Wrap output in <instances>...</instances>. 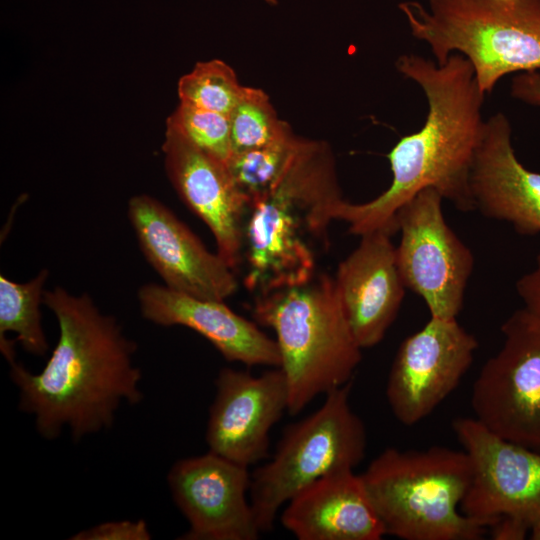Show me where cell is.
<instances>
[{"mask_svg": "<svg viewBox=\"0 0 540 540\" xmlns=\"http://www.w3.org/2000/svg\"><path fill=\"white\" fill-rule=\"evenodd\" d=\"M43 304L59 327L52 355L37 374L9 362L10 378L19 409L34 417L43 438L56 439L67 428L78 441L110 428L123 402L142 401V374L133 361L137 345L86 293L57 286L44 292Z\"/></svg>", "mask_w": 540, "mask_h": 540, "instance_id": "cell-1", "label": "cell"}, {"mask_svg": "<svg viewBox=\"0 0 540 540\" xmlns=\"http://www.w3.org/2000/svg\"><path fill=\"white\" fill-rule=\"evenodd\" d=\"M397 70L424 92L428 113L422 128L402 137L387 155L392 182L376 198L360 204L342 200L335 220L349 232L364 235L376 230L398 231V210L418 192L436 190L461 211L475 209L470 177L485 121L473 67L458 53L439 65L417 54L401 55Z\"/></svg>", "mask_w": 540, "mask_h": 540, "instance_id": "cell-2", "label": "cell"}, {"mask_svg": "<svg viewBox=\"0 0 540 540\" xmlns=\"http://www.w3.org/2000/svg\"><path fill=\"white\" fill-rule=\"evenodd\" d=\"M342 200L329 146L300 138L277 184L250 208L245 286L263 295L310 281Z\"/></svg>", "mask_w": 540, "mask_h": 540, "instance_id": "cell-3", "label": "cell"}, {"mask_svg": "<svg viewBox=\"0 0 540 540\" xmlns=\"http://www.w3.org/2000/svg\"><path fill=\"white\" fill-rule=\"evenodd\" d=\"M257 324L272 329L288 386V410L299 414L317 396L352 381L362 359L334 278L310 281L258 295Z\"/></svg>", "mask_w": 540, "mask_h": 540, "instance_id": "cell-4", "label": "cell"}, {"mask_svg": "<svg viewBox=\"0 0 540 540\" xmlns=\"http://www.w3.org/2000/svg\"><path fill=\"white\" fill-rule=\"evenodd\" d=\"M473 467L463 450L389 447L360 474L385 534L403 540H479L489 524L461 511Z\"/></svg>", "mask_w": 540, "mask_h": 540, "instance_id": "cell-5", "label": "cell"}, {"mask_svg": "<svg viewBox=\"0 0 540 540\" xmlns=\"http://www.w3.org/2000/svg\"><path fill=\"white\" fill-rule=\"evenodd\" d=\"M398 7L437 64L453 53L469 61L485 96L510 73L540 69V0L405 1Z\"/></svg>", "mask_w": 540, "mask_h": 540, "instance_id": "cell-6", "label": "cell"}, {"mask_svg": "<svg viewBox=\"0 0 540 540\" xmlns=\"http://www.w3.org/2000/svg\"><path fill=\"white\" fill-rule=\"evenodd\" d=\"M351 388L352 381L329 392L316 411L287 426L270 460L251 474L249 498L262 533L273 529L279 510L298 492L364 459L367 433L351 408Z\"/></svg>", "mask_w": 540, "mask_h": 540, "instance_id": "cell-7", "label": "cell"}, {"mask_svg": "<svg viewBox=\"0 0 540 540\" xmlns=\"http://www.w3.org/2000/svg\"><path fill=\"white\" fill-rule=\"evenodd\" d=\"M501 331V349L472 387L474 418L493 434L540 451V323L521 308Z\"/></svg>", "mask_w": 540, "mask_h": 540, "instance_id": "cell-8", "label": "cell"}, {"mask_svg": "<svg viewBox=\"0 0 540 540\" xmlns=\"http://www.w3.org/2000/svg\"><path fill=\"white\" fill-rule=\"evenodd\" d=\"M442 200L426 188L398 210L396 258L406 288L424 300L430 317L454 319L463 306L474 257L446 223Z\"/></svg>", "mask_w": 540, "mask_h": 540, "instance_id": "cell-9", "label": "cell"}, {"mask_svg": "<svg viewBox=\"0 0 540 540\" xmlns=\"http://www.w3.org/2000/svg\"><path fill=\"white\" fill-rule=\"evenodd\" d=\"M452 427L473 467L461 511L489 526L500 516L530 529L540 522V451L493 434L474 417L457 418Z\"/></svg>", "mask_w": 540, "mask_h": 540, "instance_id": "cell-10", "label": "cell"}, {"mask_svg": "<svg viewBox=\"0 0 540 540\" xmlns=\"http://www.w3.org/2000/svg\"><path fill=\"white\" fill-rule=\"evenodd\" d=\"M478 348V341L457 319L430 317L400 344L393 360L386 397L395 418L417 424L458 386Z\"/></svg>", "mask_w": 540, "mask_h": 540, "instance_id": "cell-11", "label": "cell"}, {"mask_svg": "<svg viewBox=\"0 0 540 540\" xmlns=\"http://www.w3.org/2000/svg\"><path fill=\"white\" fill-rule=\"evenodd\" d=\"M249 467L213 452L177 461L168 473L172 498L189 529L181 540H256Z\"/></svg>", "mask_w": 540, "mask_h": 540, "instance_id": "cell-12", "label": "cell"}, {"mask_svg": "<svg viewBox=\"0 0 540 540\" xmlns=\"http://www.w3.org/2000/svg\"><path fill=\"white\" fill-rule=\"evenodd\" d=\"M128 217L144 257L163 285L207 300L224 301L235 293L234 269L163 203L149 195L133 196Z\"/></svg>", "mask_w": 540, "mask_h": 540, "instance_id": "cell-13", "label": "cell"}, {"mask_svg": "<svg viewBox=\"0 0 540 540\" xmlns=\"http://www.w3.org/2000/svg\"><path fill=\"white\" fill-rule=\"evenodd\" d=\"M209 409V451L249 467L268 457L269 434L288 410V386L280 367L260 375L222 368Z\"/></svg>", "mask_w": 540, "mask_h": 540, "instance_id": "cell-14", "label": "cell"}, {"mask_svg": "<svg viewBox=\"0 0 540 540\" xmlns=\"http://www.w3.org/2000/svg\"><path fill=\"white\" fill-rule=\"evenodd\" d=\"M163 153L167 174L179 197L208 226L217 253L235 270L243 258L250 205L227 164L170 127L166 128Z\"/></svg>", "mask_w": 540, "mask_h": 540, "instance_id": "cell-15", "label": "cell"}, {"mask_svg": "<svg viewBox=\"0 0 540 540\" xmlns=\"http://www.w3.org/2000/svg\"><path fill=\"white\" fill-rule=\"evenodd\" d=\"M392 235L387 230L361 235L359 245L339 264L334 278L347 320L362 349L384 338L405 295Z\"/></svg>", "mask_w": 540, "mask_h": 540, "instance_id": "cell-16", "label": "cell"}, {"mask_svg": "<svg viewBox=\"0 0 540 540\" xmlns=\"http://www.w3.org/2000/svg\"><path fill=\"white\" fill-rule=\"evenodd\" d=\"M142 316L159 326H184L207 339L230 362L280 367L276 340L235 313L224 301L186 295L148 283L137 293Z\"/></svg>", "mask_w": 540, "mask_h": 540, "instance_id": "cell-17", "label": "cell"}, {"mask_svg": "<svg viewBox=\"0 0 540 540\" xmlns=\"http://www.w3.org/2000/svg\"><path fill=\"white\" fill-rule=\"evenodd\" d=\"M470 187L475 209L484 216L508 222L520 234L540 233V173L518 160L503 113L485 121Z\"/></svg>", "mask_w": 540, "mask_h": 540, "instance_id": "cell-18", "label": "cell"}, {"mask_svg": "<svg viewBox=\"0 0 540 540\" xmlns=\"http://www.w3.org/2000/svg\"><path fill=\"white\" fill-rule=\"evenodd\" d=\"M298 540H380L386 534L360 475L327 474L298 492L280 515Z\"/></svg>", "mask_w": 540, "mask_h": 540, "instance_id": "cell-19", "label": "cell"}, {"mask_svg": "<svg viewBox=\"0 0 540 540\" xmlns=\"http://www.w3.org/2000/svg\"><path fill=\"white\" fill-rule=\"evenodd\" d=\"M49 271L42 269L33 279L17 283L0 275V348L7 361L15 358L14 342L6 334H16V341L30 354L43 356L49 344L41 324L40 305Z\"/></svg>", "mask_w": 540, "mask_h": 540, "instance_id": "cell-20", "label": "cell"}, {"mask_svg": "<svg viewBox=\"0 0 540 540\" xmlns=\"http://www.w3.org/2000/svg\"><path fill=\"white\" fill-rule=\"evenodd\" d=\"M300 138L294 133L273 144L233 153L227 163L250 208L264 198L284 173Z\"/></svg>", "mask_w": 540, "mask_h": 540, "instance_id": "cell-21", "label": "cell"}, {"mask_svg": "<svg viewBox=\"0 0 540 540\" xmlns=\"http://www.w3.org/2000/svg\"><path fill=\"white\" fill-rule=\"evenodd\" d=\"M229 121L232 154L273 144L293 133L278 118L268 95L257 88L245 87Z\"/></svg>", "mask_w": 540, "mask_h": 540, "instance_id": "cell-22", "label": "cell"}, {"mask_svg": "<svg viewBox=\"0 0 540 540\" xmlns=\"http://www.w3.org/2000/svg\"><path fill=\"white\" fill-rule=\"evenodd\" d=\"M245 90L221 60L199 62L178 83L180 103L229 116Z\"/></svg>", "mask_w": 540, "mask_h": 540, "instance_id": "cell-23", "label": "cell"}, {"mask_svg": "<svg viewBox=\"0 0 540 540\" xmlns=\"http://www.w3.org/2000/svg\"><path fill=\"white\" fill-rule=\"evenodd\" d=\"M192 144L228 163L232 155L229 116L180 103L167 120Z\"/></svg>", "mask_w": 540, "mask_h": 540, "instance_id": "cell-24", "label": "cell"}, {"mask_svg": "<svg viewBox=\"0 0 540 540\" xmlns=\"http://www.w3.org/2000/svg\"><path fill=\"white\" fill-rule=\"evenodd\" d=\"M71 540H150L151 533L144 520L104 522L81 530Z\"/></svg>", "mask_w": 540, "mask_h": 540, "instance_id": "cell-25", "label": "cell"}, {"mask_svg": "<svg viewBox=\"0 0 540 540\" xmlns=\"http://www.w3.org/2000/svg\"><path fill=\"white\" fill-rule=\"evenodd\" d=\"M516 290L523 308L540 323V251L535 267L517 280Z\"/></svg>", "mask_w": 540, "mask_h": 540, "instance_id": "cell-26", "label": "cell"}, {"mask_svg": "<svg viewBox=\"0 0 540 540\" xmlns=\"http://www.w3.org/2000/svg\"><path fill=\"white\" fill-rule=\"evenodd\" d=\"M510 93L521 102L540 107V72H521L514 76Z\"/></svg>", "mask_w": 540, "mask_h": 540, "instance_id": "cell-27", "label": "cell"}, {"mask_svg": "<svg viewBox=\"0 0 540 540\" xmlns=\"http://www.w3.org/2000/svg\"><path fill=\"white\" fill-rule=\"evenodd\" d=\"M488 530L495 540H523L529 535L530 527L516 518L500 516Z\"/></svg>", "mask_w": 540, "mask_h": 540, "instance_id": "cell-28", "label": "cell"}, {"mask_svg": "<svg viewBox=\"0 0 540 540\" xmlns=\"http://www.w3.org/2000/svg\"><path fill=\"white\" fill-rule=\"evenodd\" d=\"M529 538L532 540H540V522L534 524L529 531Z\"/></svg>", "mask_w": 540, "mask_h": 540, "instance_id": "cell-29", "label": "cell"}, {"mask_svg": "<svg viewBox=\"0 0 540 540\" xmlns=\"http://www.w3.org/2000/svg\"><path fill=\"white\" fill-rule=\"evenodd\" d=\"M263 2H265L266 4H269V5H277L278 4V0H262Z\"/></svg>", "mask_w": 540, "mask_h": 540, "instance_id": "cell-30", "label": "cell"}]
</instances>
